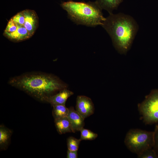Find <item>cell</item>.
I'll return each instance as SVG.
<instances>
[{
    "label": "cell",
    "mask_w": 158,
    "mask_h": 158,
    "mask_svg": "<svg viewBox=\"0 0 158 158\" xmlns=\"http://www.w3.org/2000/svg\"><path fill=\"white\" fill-rule=\"evenodd\" d=\"M8 84L42 102L49 97L67 88L66 83L57 76L40 72L25 73L11 78Z\"/></svg>",
    "instance_id": "6da1fadb"
},
{
    "label": "cell",
    "mask_w": 158,
    "mask_h": 158,
    "mask_svg": "<svg viewBox=\"0 0 158 158\" xmlns=\"http://www.w3.org/2000/svg\"><path fill=\"white\" fill-rule=\"evenodd\" d=\"M102 26L111 37L115 48L122 54L129 50L138 29L133 18L121 13L109 14Z\"/></svg>",
    "instance_id": "7a4b0ae2"
},
{
    "label": "cell",
    "mask_w": 158,
    "mask_h": 158,
    "mask_svg": "<svg viewBox=\"0 0 158 158\" xmlns=\"http://www.w3.org/2000/svg\"><path fill=\"white\" fill-rule=\"evenodd\" d=\"M61 6L67 12L69 18L77 25L95 27L102 25L105 20L102 9L96 2H75L69 0Z\"/></svg>",
    "instance_id": "3957f363"
},
{
    "label": "cell",
    "mask_w": 158,
    "mask_h": 158,
    "mask_svg": "<svg viewBox=\"0 0 158 158\" xmlns=\"http://www.w3.org/2000/svg\"><path fill=\"white\" fill-rule=\"evenodd\" d=\"M124 142L128 150L138 155L147 149L153 148L154 145V131L130 129L126 134Z\"/></svg>",
    "instance_id": "277c9868"
},
{
    "label": "cell",
    "mask_w": 158,
    "mask_h": 158,
    "mask_svg": "<svg viewBox=\"0 0 158 158\" xmlns=\"http://www.w3.org/2000/svg\"><path fill=\"white\" fill-rule=\"evenodd\" d=\"M143 121L147 124L158 123V89L152 90L138 104Z\"/></svg>",
    "instance_id": "5b68a950"
},
{
    "label": "cell",
    "mask_w": 158,
    "mask_h": 158,
    "mask_svg": "<svg viewBox=\"0 0 158 158\" xmlns=\"http://www.w3.org/2000/svg\"><path fill=\"white\" fill-rule=\"evenodd\" d=\"M76 109L85 119L93 114L95 108L90 98L85 96L79 95L76 98Z\"/></svg>",
    "instance_id": "8992f818"
},
{
    "label": "cell",
    "mask_w": 158,
    "mask_h": 158,
    "mask_svg": "<svg viewBox=\"0 0 158 158\" xmlns=\"http://www.w3.org/2000/svg\"><path fill=\"white\" fill-rule=\"evenodd\" d=\"M23 11L25 19L24 26L32 36L38 27V16L34 10L26 9Z\"/></svg>",
    "instance_id": "52a82bcc"
},
{
    "label": "cell",
    "mask_w": 158,
    "mask_h": 158,
    "mask_svg": "<svg viewBox=\"0 0 158 158\" xmlns=\"http://www.w3.org/2000/svg\"><path fill=\"white\" fill-rule=\"evenodd\" d=\"M67 117L70 123L73 133L80 131L83 128L85 125L84 119L73 107L68 108Z\"/></svg>",
    "instance_id": "ba28073f"
},
{
    "label": "cell",
    "mask_w": 158,
    "mask_h": 158,
    "mask_svg": "<svg viewBox=\"0 0 158 158\" xmlns=\"http://www.w3.org/2000/svg\"><path fill=\"white\" fill-rule=\"evenodd\" d=\"M73 94V92L67 88H65L49 97L47 99L46 102L49 103L52 106L59 105H65L68 99Z\"/></svg>",
    "instance_id": "9c48e42d"
},
{
    "label": "cell",
    "mask_w": 158,
    "mask_h": 158,
    "mask_svg": "<svg viewBox=\"0 0 158 158\" xmlns=\"http://www.w3.org/2000/svg\"><path fill=\"white\" fill-rule=\"evenodd\" d=\"M17 24L18 28L16 31L10 33L4 32V35L10 40L15 42L25 40L32 36L24 26Z\"/></svg>",
    "instance_id": "30bf717a"
},
{
    "label": "cell",
    "mask_w": 158,
    "mask_h": 158,
    "mask_svg": "<svg viewBox=\"0 0 158 158\" xmlns=\"http://www.w3.org/2000/svg\"><path fill=\"white\" fill-rule=\"evenodd\" d=\"M13 131L1 124L0 126V150H6L10 142Z\"/></svg>",
    "instance_id": "8fae6325"
},
{
    "label": "cell",
    "mask_w": 158,
    "mask_h": 158,
    "mask_svg": "<svg viewBox=\"0 0 158 158\" xmlns=\"http://www.w3.org/2000/svg\"><path fill=\"white\" fill-rule=\"evenodd\" d=\"M55 127L60 134L73 132L70 123L67 117L54 120Z\"/></svg>",
    "instance_id": "7c38bea8"
},
{
    "label": "cell",
    "mask_w": 158,
    "mask_h": 158,
    "mask_svg": "<svg viewBox=\"0 0 158 158\" xmlns=\"http://www.w3.org/2000/svg\"><path fill=\"white\" fill-rule=\"evenodd\" d=\"M122 1L123 0H96V2L102 9L105 10L110 14Z\"/></svg>",
    "instance_id": "4fadbf2b"
},
{
    "label": "cell",
    "mask_w": 158,
    "mask_h": 158,
    "mask_svg": "<svg viewBox=\"0 0 158 158\" xmlns=\"http://www.w3.org/2000/svg\"><path fill=\"white\" fill-rule=\"evenodd\" d=\"M52 107V114L54 120L67 116L68 108H67L65 105H59Z\"/></svg>",
    "instance_id": "5bb4252c"
},
{
    "label": "cell",
    "mask_w": 158,
    "mask_h": 158,
    "mask_svg": "<svg viewBox=\"0 0 158 158\" xmlns=\"http://www.w3.org/2000/svg\"><path fill=\"white\" fill-rule=\"evenodd\" d=\"M80 137L79 139L81 141L83 140H92L95 139L97 137L98 134L92 131L84 128L80 130Z\"/></svg>",
    "instance_id": "9a60e30c"
},
{
    "label": "cell",
    "mask_w": 158,
    "mask_h": 158,
    "mask_svg": "<svg viewBox=\"0 0 158 158\" xmlns=\"http://www.w3.org/2000/svg\"><path fill=\"white\" fill-rule=\"evenodd\" d=\"M81 141L73 137H70L67 139L68 149L71 150L78 151Z\"/></svg>",
    "instance_id": "2e32d148"
},
{
    "label": "cell",
    "mask_w": 158,
    "mask_h": 158,
    "mask_svg": "<svg viewBox=\"0 0 158 158\" xmlns=\"http://www.w3.org/2000/svg\"><path fill=\"white\" fill-rule=\"evenodd\" d=\"M139 158H157L158 155L153 148L147 149L138 155Z\"/></svg>",
    "instance_id": "e0dca14e"
},
{
    "label": "cell",
    "mask_w": 158,
    "mask_h": 158,
    "mask_svg": "<svg viewBox=\"0 0 158 158\" xmlns=\"http://www.w3.org/2000/svg\"><path fill=\"white\" fill-rule=\"evenodd\" d=\"M11 19L16 23L24 26L25 19L23 11L18 13Z\"/></svg>",
    "instance_id": "ac0fdd59"
},
{
    "label": "cell",
    "mask_w": 158,
    "mask_h": 158,
    "mask_svg": "<svg viewBox=\"0 0 158 158\" xmlns=\"http://www.w3.org/2000/svg\"><path fill=\"white\" fill-rule=\"evenodd\" d=\"M17 24L11 19L8 22L4 32L12 33L16 31L17 29Z\"/></svg>",
    "instance_id": "d6986e66"
},
{
    "label": "cell",
    "mask_w": 158,
    "mask_h": 158,
    "mask_svg": "<svg viewBox=\"0 0 158 158\" xmlns=\"http://www.w3.org/2000/svg\"><path fill=\"white\" fill-rule=\"evenodd\" d=\"M154 132V145L153 148L158 155V124L155 126Z\"/></svg>",
    "instance_id": "ffe728a7"
},
{
    "label": "cell",
    "mask_w": 158,
    "mask_h": 158,
    "mask_svg": "<svg viewBox=\"0 0 158 158\" xmlns=\"http://www.w3.org/2000/svg\"><path fill=\"white\" fill-rule=\"evenodd\" d=\"M77 151L71 150L68 149L67 153V158H77Z\"/></svg>",
    "instance_id": "44dd1931"
}]
</instances>
